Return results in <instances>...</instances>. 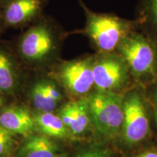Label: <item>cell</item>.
Returning a JSON list of instances; mask_svg holds the SVG:
<instances>
[{"label":"cell","instance_id":"2e32d148","mask_svg":"<svg viewBox=\"0 0 157 157\" xmlns=\"http://www.w3.org/2000/svg\"><path fill=\"white\" fill-rule=\"evenodd\" d=\"M13 134L0 125V156L10 154L15 146Z\"/></svg>","mask_w":157,"mask_h":157},{"label":"cell","instance_id":"8fae6325","mask_svg":"<svg viewBox=\"0 0 157 157\" xmlns=\"http://www.w3.org/2000/svg\"><path fill=\"white\" fill-rule=\"evenodd\" d=\"M36 126L48 136L66 137L69 135V129L65 126L59 116L51 112H41L34 117Z\"/></svg>","mask_w":157,"mask_h":157},{"label":"cell","instance_id":"44dd1931","mask_svg":"<svg viewBox=\"0 0 157 157\" xmlns=\"http://www.w3.org/2000/svg\"><path fill=\"white\" fill-rule=\"evenodd\" d=\"M2 90L0 89V106H1L2 105V102H3V98H2Z\"/></svg>","mask_w":157,"mask_h":157},{"label":"cell","instance_id":"8992f818","mask_svg":"<svg viewBox=\"0 0 157 157\" xmlns=\"http://www.w3.org/2000/svg\"><path fill=\"white\" fill-rule=\"evenodd\" d=\"M93 58H87L65 63L60 68V81L71 93L84 95L94 86Z\"/></svg>","mask_w":157,"mask_h":157},{"label":"cell","instance_id":"7402d4cb","mask_svg":"<svg viewBox=\"0 0 157 157\" xmlns=\"http://www.w3.org/2000/svg\"><path fill=\"white\" fill-rule=\"evenodd\" d=\"M156 121H157V95L156 96Z\"/></svg>","mask_w":157,"mask_h":157},{"label":"cell","instance_id":"5bb4252c","mask_svg":"<svg viewBox=\"0 0 157 157\" xmlns=\"http://www.w3.org/2000/svg\"><path fill=\"white\" fill-rule=\"evenodd\" d=\"M16 84V75L13 63L5 52H0V89L10 92Z\"/></svg>","mask_w":157,"mask_h":157},{"label":"cell","instance_id":"ffe728a7","mask_svg":"<svg viewBox=\"0 0 157 157\" xmlns=\"http://www.w3.org/2000/svg\"><path fill=\"white\" fill-rule=\"evenodd\" d=\"M154 41L155 47V71L157 70V40Z\"/></svg>","mask_w":157,"mask_h":157},{"label":"cell","instance_id":"277c9868","mask_svg":"<svg viewBox=\"0 0 157 157\" xmlns=\"http://www.w3.org/2000/svg\"><path fill=\"white\" fill-rule=\"evenodd\" d=\"M128 69L117 52H99L93 58L94 86L98 92L116 93L127 81Z\"/></svg>","mask_w":157,"mask_h":157},{"label":"cell","instance_id":"52a82bcc","mask_svg":"<svg viewBox=\"0 0 157 157\" xmlns=\"http://www.w3.org/2000/svg\"><path fill=\"white\" fill-rule=\"evenodd\" d=\"M55 47V39L50 29L44 25H38L23 35L20 51L27 60L41 61L52 53Z\"/></svg>","mask_w":157,"mask_h":157},{"label":"cell","instance_id":"7a4b0ae2","mask_svg":"<svg viewBox=\"0 0 157 157\" xmlns=\"http://www.w3.org/2000/svg\"><path fill=\"white\" fill-rule=\"evenodd\" d=\"M124 98L113 92H98L87 99L90 117L101 135L108 137L117 135L124 120Z\"/></svg>","mask_w":157,"mask_h":157},{"label":"cell","instance_id":"6da1fadb","mask_svg":"<svg viewBox=\"0 0 157 157\" xmlns=\"http://www.w3.org/2000/svg\"><path fill=\"white\" fill-rule=\"evenodd\" d=\"M84 10L87 17L84 32L99 52H116L121 41L137 29L136 21L113 14L93 13L85 7Z\"/></svg>","mask_w":157,"mask_h":157},{"label":"cell","instance_id":"30bf717a","mask_svg":"<svg viewBox=\"0 0 157 157\" xmlns=\"http://www.w3.org/2000/svg\"><path fill=\"white\" fill-rule=\"evenodd\" d=\"M57 145L44 135L29 137L19 149L17 157H58Z\"/></svg>","mask_w":157,"mask_h":157},{"label":"cell","instance_id":"7c38bea8","mask_svg":"<svg viewBox=\"0 0 157 157\" xmlns=\"http://www.w3.org/2000/svg\"><path fill=\"white\" fill-rule=\"evenodd\" d=\"M31 99L34 106L42 112H51L56 108L58 102L52 98L44 85V82H39L32 88Z\"/></svg>","mask_w":157,"mask_h":157},{"label":"cell","instance_id":"9a60e30c","mask_svg":"<svg viewBox=\"0 0 157 157\" xmlns=\"http://www.w3.org/2000/svg\"><path fill=\"white\" fill-rule=\"evenodd\" d=\"M141 5V23L156 37L154 40H157V0H142Z\"/></svg>","mask_w":157,"mask_h":157},{"label":"cell","instance_id":"3957f363","mask_svg":"<svg viewBox=\"0 0 157 157\" xmlns=\"http://www.w3.org/2000/svg\"><path fill=\"white\" fill-rule=\"evenodd\" d=\"M135 75L143 76L155 73L154 41L148 34L132 31L121 41L116 50Z\"/></svg>","mask_w":157,"mask_h":157},{"label":"cell","instance_id":"4fadbf2b","mask_svg":"<svg viewBox=\"0 0 157 157\" xmlns=\"http://www.w3.org/2000/svg\"><path fill=\"white\" fill-rule=\"evenodd\" d=\"M90 117L87 100L74 101V120L70 132L74 135L84 132L89 125Z\"/></svg>","mask_w":157,"mask_h":157},{"label":"cell","instance_id":"e0dca14e","mask_svg":"<svg viewBox=\"0 0 157 157\" xmlns=\"http://www.w3.org/2000/svg\"><path fill=\"white\" fill-rule=\"evenodd\" d=\"M59 117L61 119L65 126L69 129L74 120V101L65 104L60 110Z\"/></svg>","mask_w":157,"mask_h":157},{"label":"cell","instance_id":"9c48e42d","mask_svg":"<svg viewBox=\"0 0 157 157\" xmlns=\"http://www.w3.org/2000/svg\"><path fill=\"white\" fill-rule=\"evenodd\" d=\"M42 0H13L5 12L6 23L10 25L23 24L40 13Z\"/></svg>","mask_w":157,"mask_h":157},{"label":"cell","instance_id":"ba28073f","mask_svg":"<svg viewBox=\"0 0 157 157\" xmlns=\"http://www.w3.org/2000/svg\"><path fill=\"white\" fill-rule=\"evenodd\" d=\"M0 125L12 134L28 135L36 127L34 117L26 109L21 107H9L0 114Z\"/></svg>","mask_w":157,"mask_h":157},{"label":"cell","instance_id":"d6986e66","mask_svg":"<svg viewBox=\"0 0 157 157\" xmlns=\"http://www.w3.org/2000/svg\"><path fill=\"white\" fill-rule=\"evenodd\" d=\"M138 157H157V153L149 151V152L144 153V154L140 155Z\"/></svg>","mask_w":157,"mask_h":157},{"label":"cell","instance_id":"603a6c76","mask_svg":"<svg viewBox=\"0 0 157 157\" xmlns=\"http://www.w3.org/2000/svg\"><path fill=\"white\" fill-rule=\"evenodd\" d=\"M2 0H0V2H2Z\"/></svg>","mask_w":157,"mask_h":157},{"label":"cell","instance_id":"ac0fdd59","mask_svg":"<svg viewBox=\"0 0 157 157\" xmlns=\"http://www.w3.org/2000/svg\"><path fill=\"white\" fill-rule=\"evenodd\" d=\"M109 149L102 147H94L78 153L76 157H109Z\"/></svg>","mask_w":157,"mask_h":157},{"label":"cell","instance_id":"5b68a950","mask_svg":"<svg viewBox=\"0 0 157 157\" xmlns=\"http://www.w3.org/2000/svg\"><path fill=\"white\" fill-rule=\"evenodd\" d=\"M123 134L127 142L135 143L144 139L148 132V120L144 103L137 93L133 92L124 99Z\"/></svg>","mask_w":157,"mask_h":157}]
</instances>
